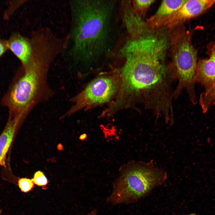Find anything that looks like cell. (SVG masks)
<instances>
[{
	"mask_svg": "<svg viewBox=\"0 0 215 215\" xmlns=\"http://www.w3.org/2000/svg\"><path fill=\"white\" fill-rule=\"evenodd\" d=\"M168 43L153 34L143 36L128 42L119 55L125 59L122 83L116 103L124 98L139 103L166 122H174L172 105L174 79L165 62Z\"/></svg>",
	"mask_w": 215,
	"mask_h": 215,
	"instance_id": "6da1fadb",
	"label": "cell"
},
{
	"mask_svg": "<svg viewBox=\"0 0 215 215\" xmlns=\"http://www.w3.org/2000/svg\"><path fill=\"white\" fill-rule=\"evenodd\" d=\"M70 4L72 57L76 62L87 63L109 55L116 32V1L74 0Z\"/></svg>",
	"mask_w": 215,
	"mask_h": 215,
	"instance_id": "7a4b0ae2",
	"label": "cell"
},
{
	"mask_svg": "<svg viewBox=\"0 0 215 215\" xmlns=\"http://www.w3.org/2000/svg\"><path fill=\"white\" fill-rule=\"evenodd\" d=\"M54 59L46 52L36 51L32 53L28 63L21 66L1 100L9 115L30 112L53 96L54 93L48 83V75Z\"/></svg>",
	"mask_w": 215,
	"mask_h": 215,
	"instance_id": "3957f363",
	"label": "cell"
},
{
	"mask_svg": "<svg viewBox=\"0 0 215 215\" xmlns=\"http://www.w3.org/2000/svg\"><path fill=\"white\" fill-rule=\"evenodd\" d=\"M119 171V176L107 200L114 204L136 202L163 184L167 178L166 171L151 161H131L122 165Z\"/></svg>",
	"mask_w": 215,
	"mask_h": 215,
	"instance_id": "277c9868",
	"label": "cell"
},
{
	"mask_svg": "<svg viewBox=\"0 0 215 215\" xmlns=\"http://www.w3.org/2000/svg\"><path fill=\"white\" fill-rule=\"evenodd\" d=\"M171 62L169 66L177 84L173 97L177 98L186 90L191 102H196L194 84L197 62L196 51L189 33L184 28H178L170 35Z\"/></svg>",
	"mask_w": 215,
	"mask_h": 215,
	"instance_id": "5b68a950",
	"label": "cell"
},
{
	"mask_svg": "<svg viewBox=\"0 0 215 215\" xmlns=\"http://www.w3.org/2000/svg\"><path fill=\"white\" fill-rule=\"evenodd\" d=\"M118 86V82L114 76H103L94 79L71 98L72 105L65 116H70L85 108L108 102L116 93Z\"/></svg>",
	"mask_w": 215,
	"mask_h": 215,
	"instance_id": "8992f818",
	"label": "cell"
},
{
	"mask_svg": "<svg viewBox=\"0 0 215 215\" xmlns=\"http://www.w3.org/2000/svg\"><path fill=\"white\" fill-rule=\"evenodd\" d=\"M215 3V0H187L166 19L162 27L172 29L179 26L188 20L200 15Z\"/></svg>",
	"mask_w": 215,
	"mask_h": 215,
	"instance_id": "52a82bcc",
	"label": "cell"
},
{
	"mask_svg": "<svg viewBox=\"0 0 215 215\" xmlns=\"http://www.w3.org/2000/svg\"><path fill=\"white\" fill-rule=\"evenodd\" d=\"M187 0H163L155 13L146 19L147 27L153 30L162 28L166 19L181 7Z\"/></svg>",
	"mask_w": 215,
	"mask_h": 215,
	"instance_id": "ba28073f",
	"label": "cell"
},
{
	"mask_svg": "<svg viewBox=\"0 0 215 215\" xmlns=\"http://www.w3.org/2000/svg\"><path fill=\"white\" fill-rule=\"evenodd\" d=\"M25 117L22 114L14 117L9 116L4 128L0 135V166L4 165L7 154L18 127Z\"/></svg>",
	"mask_w": 215,
	"mask_h": 215,
	"instance_id": "9c48e42d",
	"label": "cell"
},
{
	"mask_svg": "<svg viewBox=\"0 0 215 215\" xmlns=\"http://www.w3.org/2000/svg\"><path fill=\"white\" fill-rule=\"evenodd\" d=\"M7 41L8 49L19 59L22 66L26 65L29 61L32 50L31 39L15 33Z\"/></svg>",
	"mask_w": 215,
	"mask_h": 215,
	"instance_id": "30bf717a",
	"label": "cell"
},
{
	"mask_svg": "<svg viewBox=\"0 0 215 215\" xmlns=\"http://www.w3.org/2000/svg\"><path fill=\"white\" fill-rule=\"evenodd\" d=\"M215 82V47L213 48L209 59L200 60L197 62L195 83L206 89Z\"/></svg>",
	"mask_w": 215,
	"mask_h": 215,
	"instance_id": "8fae6325",
	"label": "cell"
},
{
	"mask_svg": "<svg viewBox=\"0 0 215 215\" xmlns=\"http://www.w3.org/2000/svg\"><path fill=\"white\" fill-rule=\"evenodd\" d=\"M199 102L203 113H206L215 103V82L201 94Z\"/></svg>",
	"mask_w": 215,
	"mask_h": 215,
	"instance_id": "7c38bea8",
	"label": "cell"
},
{
	"mask_svg": "<svg viewBox=\"0 0 215 215\" xmlns=\"http://www.w3.org/2000/svg\"><path fill=\"white\" fill-rule=\"evenodd\" d=\"M155 1L154 0H133L132 2V8L134 13L142 19L145 16L150 7Z\"/></svg>",
	"mask_w": 215,
	"mask_h": 215,
	"instance_id": "4fadbf2b",
	"label": "cell"
},
{
	"mask_svg": "<svg viewBox=\"0 0 215 215\" xmlns=\"http://www.w3.org/2000/svg\"><path fill=\"white\" fill-rule=\"evenodd\" d=\"M17 184L21 191L24 193L30 191L34 187V184L32 179L27 178H19Z\"/></svg>",
	"mask_w": 215,
	"mask_h": 215,
	"instance_id": "5bb4252c",
	"label": "cell"
},
{
	"mask_svg": "<svg viewBox=\"0 0 215 215\" xmlns=\"http://www.w3.org/2000/svg\"><path fill=\"white\" fill-rule=\"evenodd\" d=\"M32 179L34 184L39 186L45 187L48 183L47 178L43 173L41 171L36 172Z\"/></svg>",
	"mask_w": 215,
	"mask_h": 215,
	"instance_id": "9a60e30c",
	"label": "cell"
},
{
	"mask_svg": "<svg viewBox=\"0 0 215 215\" xmlns=\"http://www.w3.org/2000/svg\"><path fill=\"white\" fill-rule=\"evenodd\" d=\"M17 1L11 3L10 7L4 13V16L5 19L8 18L16 9L25 3L27 1H18V2Z\"/></svg>",
	"mask_w": 215,
	"mask_h": 215,
	"instance_id": "2e32d148",
	"label": "cell"
},
{
	"mask_svg": "<svg viewBox=\"0 0 215 215\" xmlns=\"http://www.w3.org/2000/svg\"><path fill=\"white\" fill-rule=\"evenodd\" d=\"M8 50L7 40L0 39V57Z\"/></svg>",
	"mask_w": 215,
	"mask_h": 215,
	"instance_id": "e0dca14e",
	"label": "cell"
},
{
	"mask_svg": "<svg viewBox=\"0 0 215 215\" xmlns=\"http://www.w3.org/2000/svg\"><path fill=\"white\" fill-rule=\"evenodd\" d=\"M96 210L95 209L86 215H96Z\"/></svg>",
	"mask_w": 215,
	"mask_h": 215,
	"instance_id": "ac0fdd59",
	"label": "cell"
},
{
	"mask_svg": "<svg viewBox=\"0 0 215 215\" xmlns=\"http://www.w3.org/2000/svg\"><path fill=\"white\" fill-rule=\"evenodd\" d=\"M87 137V135L86 134H83L80 136L79 139L82 140L85 139Z\"/></svg>",
	"mask_w": 215,
	"mask_h": 215,
	"instance_id": "d6986e66",
	"label": "cell"
},
{
	"mask_svg": "<svg viewBox=\"0 0 215 215\" xmlns=\"http://www.w3.org/2000/svg\"><path fill=\"white\" fill-rule=\"evenodd\" d=\"M188 215H196V214L195 213H192Z\"/></svg>",
	"mask_w": 215,
	"mask_h": 215,
	"instance_id": "ffe728a7",
	"label": "cell"
}]
</instances>
